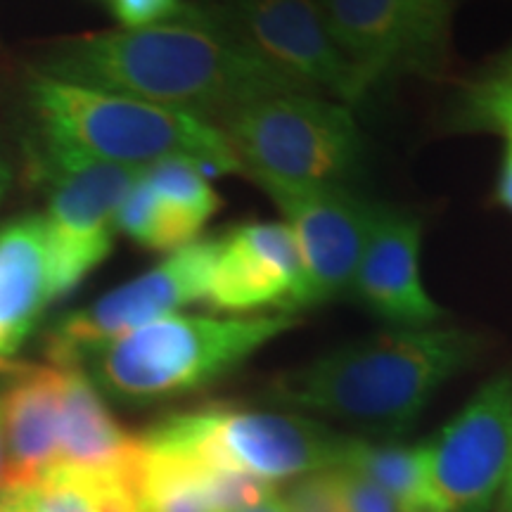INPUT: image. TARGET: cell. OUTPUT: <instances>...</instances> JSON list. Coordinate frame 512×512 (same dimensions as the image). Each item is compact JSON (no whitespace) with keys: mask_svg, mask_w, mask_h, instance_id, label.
<instances>
[{"mask_svg":"<svg viewBox=\"0 0 512 512\" xmlns=\"http://www.w3.org/2000/svg\"><path fill=\"white\" fill-rule=\"evenodd\" d=\"M50 197L46 221L55 297L72 294L114 247L119 207L143 169L100 162L43 164Z\"/></svg>","mask_w":512,"mask_h":512,"instance_id":"obj_10","label":"cell"},{"mask_svg":"<svg viewBox=\"0 0 512 512\" xmlns=\"http://www.w3.org/2000/svg\"><path fill=\"white\" fill-rule=\"evenodd\" d=\"M496 202L512 214V147H505L501 174L496 181Z\"/></svg>","mask_w":512,"mask_h":512,"instance_id":"obj_27","label":"cell"},{"mask_svg":"<svg viewBox=\"0 0 512 512\" xmlns=\"http://www.w3.org/2000/svg\"><path fill=\"white\" fill-rule=\"evenodd\" d=\"M347 439L309 415L214 403L155 422L140 444L155 456L278 486L335 470Z\"/></svg>","mask_w":512,"mask_h":512,"instance_id":"obj_5","label":"cell"},{"mask_svg":"<svg viewBox=\"0 0 512 512\" xmlns=\"http://www.w3.org/2000/svg\"><path fill=\"white\" fill-rule=\"evenodd\" d=\"M143 178L192 240L200 238L207 221L223 207V197L211 185V178L190 159H162L145 166Z\"/></svg>","mask_w":512,"mask_h":512,"instance_id":"obj_21","label":"cell"},{"mask_svg":"<svg viewBox=\"0 0 512 512\" xmlns=\"http://www.w3.org/2000/svg\"><path fill=\"white\" fill-rule=\"evenodd\" d=\"M242 176L264 188H335L361 169L354 107L316 93L268 95L221 121Z\"/></svg>","mask_w":512,"mask_h":512,"instance_id":"obj_6","label":"cell"},{"mask_svg":"<svg viewBox=\"0 0 512 512\" xmlns=\"http://www.w3.org/2000/svg\"><path fill=\"white\" fill-rule=\"evenodd\" d=\"M273 491L278 486L259 479L204 470L145 451L138 505L140 512H233Z\"/></svg>","mask_w":512,"mask_h":512,"instance_id":"obj_18","label":"cell"},{"mask_svg":"<svg viewBox=\"0 0 512 512\" xmlns=\"http://www.w3.org/2000/svg\"><path fill=\"white\" fill-rule=\"evenodd\" d=\"M328 477L342 512H401L392 496L384 494L380 486L358 475L356 470L335 467L328 470Z\"/></svg>","mask_w":512,"mask_h":512,"instance_id":"obj_24","label":"cell"},{"mask_svg":"<svg viewBox=\"0 0 512 512\" xmlns=\"http://www.w3.org/2000/svg\"><path fill=\"white\" fill-rule=\"evenodd\" d=\"M62 411L57 467L140 489L143 444L114 418L100 389L81 366H62Z\"/></svg>","mask_w":512,"mask_h":512,"instance_id":"obj_15","label":"cell"},{"mask_svg":"<svg viewBox=\"0 0 512 512\" xmlns=\"http://www.w3.org/2000/svg\"><path fill=\"white\" fill-rule=\"evenodd\" d=\"M5 489V444H3V422H0V496Z\"/></svg>","mask_w":512,"mask_h":512,"instance_id":"obj_30","label":"cell"},{"mask_svg":"<svg viewBox=\"0 0 512 512\" xmlns=\"http://www.w3.org/2000/svg\"><path fill=\"white\" fill-rule=\"evenodd\" d=\"M233 512H290V510H287V503H285L283 494L273 491V494L261 498V501L249 503V505H245V508H238Z\"/></svg>","mask_w":512,"mask_h":512,"instance_id":"obj_28","label":"cell"},{"mask_svg":"<svg viewBox=\"0 0 512 512\" xmlns=\"http://www.w3.org/2000/svg\"><path fill=\"white\" fill-rule=\"evenodd\" d=\"M299 325L290 313H171L86 358L95 387L124 403L176 399L223 380Z\"/></svg>","mask_w":512,"mask_h":512,"instance_id":"obj_4","label":"cell"},{"mask_svg":"<svg viewBox=\"0 0 512 512\" xmlns=\"http://www.w3.org/2000/svg\"><path fill=\"white\" fill-rule=\"evenodd\" d=\"M411 17L418 76L444 74L451 57V0H406Z\"/></svg>","mask_w":512,"mask_h":512,"instance_id":"obj_23","label":"cell"},{"mask_svg":"<svg viewBox=\"0 0 512 512\" xmlns=\"http://www.w3.org/2000/svg\"><path fill=\"white\" fill-rule=\"evenodd\" d=\"M339 53L373 91L382 81L418 74L406 0H318Z\"/></svg>","mask_w":512,"mask_h":512,"instance_id":"obj_16","label":"cell"},{"mask_svg":"<svg viewBox=\"0 0 512 512\" xmlns=\"http://www.w3.org/2000/svg\"><path fill=\"white\" fill-rule=\"evenodd\" d=\"M283 498L290 512H342L335 491H332L328 470L294 479Z\"/></svg>","mask_w":512,"mask_h":512,"instance_id":"obj_25","label":"cell"},{"mask_svg":"<svg viewBox=\"0 0 512 512\" xmlns=\"http://www.w3.org/2000/svg\"><path fill=\"white\" fill-rule=\"evenodd\" d=\"M221 238H200L171 252L138 278L102 294L98 302L64 313L46 335L53 366H81L100 347L143 325L204 302Z\"/></svg>","mask_w":512,"mask_h":512,"instance_id":"obj_7","label":"cell"},{"mask_svg":"<svg viewBox=\"0 0 512 512\" xmlns=\"http://www.w3.org/2000/svg\"><path fill=\"white\" fill-rule=\"evenodd\" d=\"M432 512H489L512 456V377L498 375L425 441Z\"/></svg>","mask_w":512,"mask_h":512,"instance_id":"obj_8","label":"cell"},{"mask_svg":"<svg viewBox=\"0 0 512 512\" xmlns=\"http://www.w3.org/2000/svg\"><path fill=\"white\" fill-rule=\"evenodd\" d=\"M53 302V268L43 216L0 228V366L17 354Z\"/></svg>","mask_w":512,"mask_h":512,"instance_id":"obj_17","label":"cell"},{"mask_svg":"<svg viewBox=\"0 0 512 512\" xmlns=\"http://www.w3.org/2000/svg\"><path fill=\"white\" fill-rule=\"evenodd\" d=\"M0 392L5 444V489H27L57 467L62 411V366L3 363Z\"/></svg>","mask_w":512,"mask_h":512,"instance_id":"obj_14","label":"cell"},{"mask_svg":"<svg viewBox=\"0 0 512 512\" xmlns=\"http://www.w3.org/2000/svg\"><path fill=\"white\" fill-rule=\"evenodd\" d=\"M498 512H512V456H510V467L508 475H505L501 498H498Z\"/></svg>","mask_w":512,"mask_h":512,"instance_id":"obj_29","label":"cell"},{"mask_svg":"<svg viewBox=\"0 0 512 512\" xmlns=\"http://www.w3.org/2000/svg\"><path fill=\"white\" fill-rule=\"evenodd\" d=\"M36 74L131 95L216 126L268 95L309 93L256 57L219 12L57 38L43 48Z\"/></svg>","mask_w":512,"mask_h":512,"instance_id":"obj_1","label":"cell"},{"mask_svg":"<svg viewBox=\"0 0 512 512\" xmlns=\"http://www.w3.org/2000/svg\"><path fill=\"white\" fill-rule=\"evenodd\" d=\"M219 238V256L204 302L233 316L264 309L294 316L304 268L285 221H249Z\"/></svg>","mask_w":512,"mask_h":512,"instance_id":"obj_12","label":"cell"},{"mask_svg":"<svg viewBox=\"0 0 512 512\" xmlns=\"http://www.w3.org/2000/svg\"><path fill=\"white\" fill-rule=\"evenodd\" d=\"M117 230L124 233L126 238H131L136 245L152 249V252L171 254L195 242L178 226L174 216L164 209V204L157 200L155 192L145 183L143 174H140L133 188L126 192L124 202H121Z\"/></svg>","mask_w":512,"mask_h":512,"instance_id":"obj_22","label":"cell"},{"mask_svg":"<svg viewBox=\"0 0 512 512\" xmlns=\"http://www.w3.org/2000/svg\"><path fill=\"white\" fill-rule=\"evenodd\" d=\"M479 349L477 332L453 325L389 328L283 370L264 396L285 411L394 439L411 430L446 382L475 363Z\"/></svg>","mask_w":512,"mask_h":512,"instance_id":"obj_2","label":"cell"},{"mask_svg":"<svg viewBox=\"0 0 512 512\" xmlns=\"http://www.w3.org/2000/svg\"><path fill=\"white\" fill-rule=\"evenodd\" d=\"M339 467H349L375 482L401 512H432L425 444L349 437Z\"/></svg>","mask_w":512,"mask_h":512,"instance_id":"obj_19","label":"cell"},{"mask_svg":"<svg viewBox=\"0 0 512 512\" xmlns=\"http://www.w3.org/2000/svg\"><path fill=\"white\" fill-rule=\"evenodd\" d=\"M219 17L256 57L304 91L356 107L370 88L330 38L318 0H223Z\"/></svg>","mask_w":512,"mask_h":512,"instance_id":"obj_9","label":"cell"},{"mask_svg":"<svg viewBox=\"0 0 512 512\" xmlns=\"http://www.w3.org/2000/svg\"><path fill=\"white\" fill-rule=\"evenodd\" d=\"M19 512H140L138 491L76 467H53L27 489H3Z\"/></svg>","mask_w":512,"mask_h":512,"instance_id":"obj_20","label":"cell"},{"mask_svg":"<svg viewBox=\"0 0 512 512\" xmlns=\"http://www.w3.org/2000/svg\"><path fill=\"white\" fill-rule=\"evenodd\" d=\"M183 0H112V15L121 29H145L176 19Z\"/></svg>","mask_w":512,"mask_h":512,"instance_id":"obj_26","label":"cell"},{"mask_svg":"<svg viewBox=\"0 0 512 512\" xmlns=\"http://www.w3.org/2000/svg\"><path fill=\"white\" fill-rule=\"evenodd\" d=\"M292 230L304 280L292 313L316 309L351 292L373 230L377 204L349 185L335 188H264Z\"/></svg>","mask_w":512,"mask_h":512,"instance_id":"obj_11","label":"cell"},{"mask_svg":"<svg viewBox=\"0 0 512 512\" xmlns=\"http://www.w3.org/2000/svg\"><path fill=\"white\" fill-rule=\"evenodd\" d=\"M5 188H8V166H5L3 157H0V200H3Z\"/></svg>","mask_w":512,"mask_h":512,"instance_id":"obj_31","label":"cell"},{"mask_svg":"<svg viewBox=\"0 0 512 512\" xmlns=\"http://www.w3.org/2000/svg\"><path fill=\"white\" fill-rule=\"evenodd\" d=\"M0 512H19L8 496H0Z\"/></svg>","mask_w":512,"mask_h":512,"instance_id":"obj_32","label":"cell"},{"mask_svg":"<svg viewBox=\"0 0 512 512\" xmlns=\"http://www.w3.org/2000/svg\"><path fill=\"white\" fill-rule=\"evenodd\" d=\"M27 95L43 164L100 162L145 169L181 157L209 178L242 174L221 126L192 114L43 74L29 81Z\"/></svg>","mask_w":512,"mask_h":512,"instance_id":"obj_3","label":"cell"},{"mask_svg":"<svg viewBox=\"0 0 512 512\" xmlns=\"http://www.w3.org/2000/svg\"><path fill=\"white\" fill-rule=\"evenodd\" d=\"M422 230V219L413 211L377 204L349 294L392 328H430L446 313L422 280Z\"/></svg>","mask_w":512,"mask_h":512,"instance_id":"obj_13","label":"cell"}]
</instances>
